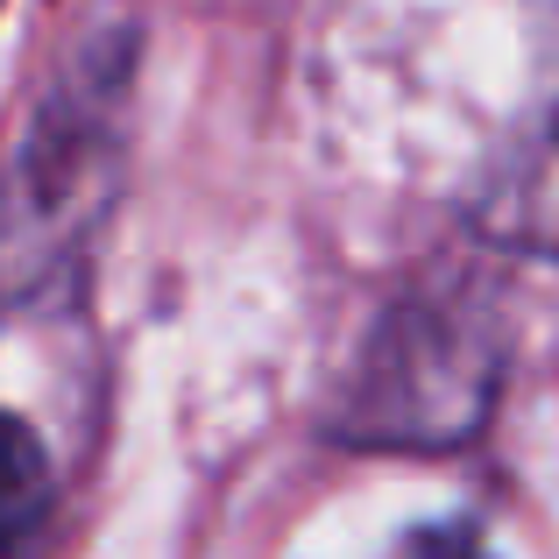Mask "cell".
Returning a JSON list of instances; mask_svg holds the SVG:
<instances>
[{"label": "cell", "mask_w": 559, "mask_h": 559, "mask_svg": "<svg viewBox=\"0 0 559 559\" xmlns=\"http://www.w3.org/2000/svg\"><path fill=\"white\" fill-rule=\"evenodd\" d=\"M510 326L496 290L475 270H432L396 290L376 326L355 341L326 404V432L341 447L447 453L489 425L503 396Z\"/></svg>", "instance_id": "1"}, {"label": "cell", "mask_w": 559, "mask_h": 559, "mask_svg": "<svg viewBox=\"0 0 559 559\" xmlns=\"http://www.w3.org/2000/svg\"><path fill=\"white\" fill-rule=\"evenodd\" d=\"M128 43L85 50L0 170V312L57 284L107 219L128 150Z\"/></svg>", "instance_id": "2"}, {"label": "cell", "mask_w": 559, "mask_h": 559, "mask_svg": "<svg viewBox=\"0 0 559 559\" xmlns=\"http://www.w3.org/2000/svg\"><path fill=\"white\" fill-rule=\"evenodd\" d=\"M475 227L518 255H559V8L532 22V71L481 164Z\"/></svg>", "instance_id": "3"}, {"label": "cell", "mask_w": 559, "mask_h": 559, "mask_svg": "<svg viewBox=\"0 0 559 559\" xmlns=\"http://www.w3.org/2000/svg\"><path fill=\"white\" fill-rule=\"evenodd\" d=\"M57 503V467L14 411H0V559H22Z\"/></svg>", "instance_id": "4"}, {"label": "cell", "mask_w": 559, "mask_h": 559, "mask_svg": "<svg viewBox=\"0 0 559 559\" xmlns=\"http://www.w3.org/2000/svg\"><path fill=\"white\" fill-rule=\"evenodd\" d=\"M390 559H496V552L467 518H432V524H411L390 546Z\"/></svg>", "instance_id": "5"}]
</instances>
